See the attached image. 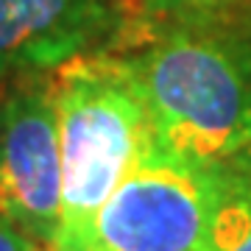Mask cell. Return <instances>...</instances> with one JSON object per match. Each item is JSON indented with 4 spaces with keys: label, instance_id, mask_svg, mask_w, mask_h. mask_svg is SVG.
Here are the masks:
<instances>
[{
    "label": "cell",
    "instance_id": "obj_1",
    "mask_svg": "<svg viewBox=\"0 0 251 251\" xmlns=\"http://www.w3.org/2000/svg\"><path fill=\"white\" fill-rule=\"evenodd\" d=\"M123 53L159 148L204 168L251 153V0L137 25Z\"/></svg>",
    "mask_w": 251,
    "mask_h": 251
},
{
    "label": "cell",
    "instance_id": "obj_2",
    "mask_svg": "<svg viewBox=\"0 0 251 251\" xmlns=\"http://www.w3.org/2000/svg\"><path fill=\"white\" fill-rule=\"evenodd\" d=\"M50 75L62 143V212L50 249L78 251L95 212L156 134L123 50L75 56Z\"/></svg>",
    "mask_w": 251,
    "mask_h": 251
},
{
    "label": "cell",
    "instance_id": "obj_3",
    "mask_svg": "<svg viewBox=\"0 0 251 251\" xmlns=\"http://www.w3.org/2000/svg\"><path fill=\"white\" fill-rule=\"evenodd\" d=\"M215 184V168L151 145L95 212L78 251H201Z\"/></svg>",
    "mask_w": 251,
    "mask_h": 251
},
{
    "label": "cell",
    "instance_id": "obj_4",
    "mask_svg": "<svg viewBox=\"0 0 251 251\" xmlns=\"http://www.w3.org/2000/svg\"><path fill=\"white\" fill-rule=\"evenodd\" d=\"M50 73L0 84V215L48 246L62 212V143Z\"/></svg>",
    "mask_w": 251,
    "mask_h": 251
},
{
    "label": "cell",
    "instance_id": "obj_5",
    "mask_svg": "<svg viewBox=\"0 0 251 251\" xmlns=\"http://www.w3.org/2000/svg\"><path fill=\"white\" fill-rule=\"evenodd\" d=\"M134 31L128 0H0V84L84 53L123 50Z\"/></svg>",
    "mask_w": 251,
    "mask_h": 251
},
{
    "label": "cell",
    "instance_id": "obj_6",
    "mask_svg": "<svg viewBox=\"0 0 251 251\" xmlns=\"http://www.w3.org/2000/svg\"><path fill=\"white\" fill-rule=\"evenodd\" d=\"M215 201L201 251H251V153L215 168Z\"/></svg>",
    "mask_w": 251,
    "mask_h": 251
},
{
    "label": "cell",
    "instance_id": "obj_7",
    "mask_svg": "<svg viewBox=\"0 0 251 251\" xmlns=\"http://www.w3.org/2000/svg\"><path fill=\"white\" fill-rule=\"evenodd\" d=\"M237 0H137V25H153V23H171L181 17H196L206 11L232 6Z\"/></svg>",
    "mask_w": 251,
    "mask_h": 251
},
{
    "label": "cell",
    "instance_id": "obj_8",
    "mask_svg": "<svg viewBox=\"0 0 251 251\" xmlns=\"http://www.w3.org/2000/svg\"><path fill=\"white\" fill-rule=\"evenodd\" d=\"M28 240L31 237L25 232H20L6 215H0V251H25Z\"/></svg>",
    "mask_w": 251,
    "mask_h": 251
},
{
    "label": "cell",
    "instance_id": "obj_9",
    "mask_svg": "<svg viewBox=\"0 0 251 251\" xmlns=\"http://www.w3.org/2000/svg\"><path fill=\"white\" fill-rule=\"evenodd\" d=\"M25 251H53L48 243H36V240H28V249Z\"/></svg>",
    "mask_w": 251,
    "mask_h": 251
}]
</instances>
